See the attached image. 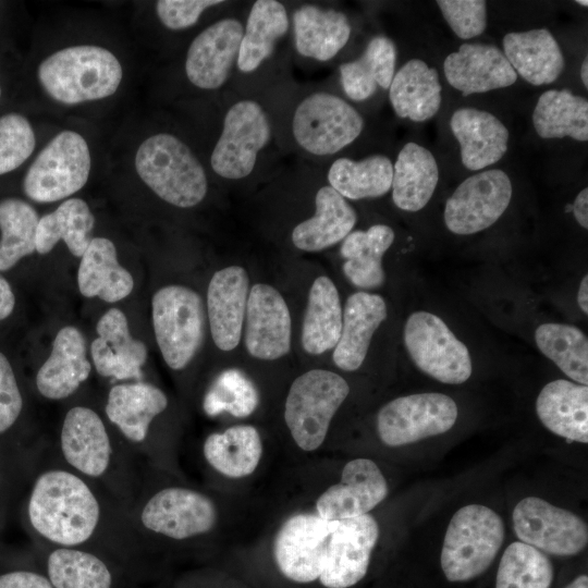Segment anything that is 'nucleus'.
<instances>
[{"mask_svg":"<svg viewBox=\"0 0 588 588\" xmlns=\"http://www.w3.org/2000/svg\"><path fill=\"white\" fill-rule=\"evenodd\" d=\"M576 3H579L580 5L587 7L588 2L586 0H577Z\"/></svg>","mask_w":588,"mask_h":588,"instance_id":"nucleus-58","label":"nucleus"},{"mask_svg":"<svg viewBox=\"0 0 588 588\" xmlns=\"http://www.w3.org/2000/svg\"><path fill=\"white\" fill-rule=\"evenodd\" d=\"M271 127L262 107L241 100L226 112L219 139L211 152L215 173L229 180L244 179L255 168L259 151L270 140Z\"/></svg>","mask_w":588,"mask_h":588,"instance_id":"nucleus-15","label":"nucleus"},{"mask_svg":"<svg viewBox=\"0 0 588 588\" xmlns=\"http://www.w3.org/2000/svg\"><path fill=\"white\" fill-rule=\"evenodd\" d=\"M37 561L53 588H137L139 572L100 551L37 544Z\"/></svg>","mask_w":588,"mask_h":588,"instance_id":"nucleus-13","label":"nucleus"},{"mask_svg":"<svg viewBox=\"0 0 588 588\" xmlns=\"http://www.w3.org/2000/svg\"><path fill=\"white\" fill-rule=\"evenodd\" d=\"M504 540V524L481 504L461 507L451 518L441 550V567L450 581H466L482 574Z\"/></svg>","mask_w":588,"mask_h":588,"instance_id":"nucleus-6","label":"nucleus"},{"mask_svg":"<svg viewBox=\"0 0 588 588\" xmlns=\"http://www.w3.org/2000/svg\"><path fill=\"white\" fill-rule=\"evenodd\" d=\"M458 409L449 395L426 392L396 397L377 416V430L389 446H401L442 434L455 424Z\"/></svg>","mask_w":588,"mask_h":588,"instance_id":"nucleus-14","label":"nucleus"},{"mask_svg":"<svg viewBox=\"0 0 588 588\" xmlns=\"http://www.w3.org/2000/svg\"><path fill=\"white\" fill-rule=\"evenodd\" d=\"M335 520L317 514L299 513L289 517L273 541L278 568L290 580L311 583L319 578L327 538Z\"/></svg>","mask_w":588,"mask_h":588,"instance_id":"nucleus-19","label":"nucleus"},{"mask_svg":"<svg viewBox=\"0 0 588 588\" xmlns=\"http://www.w3.org/2000/svg\"><path fill=\"white\" fill-rule=\"evenodd\" d=\"M37 78L50 99L75 106L114 95L123 69L111 50L97 45H75L46 57L37 68Z\"/></svg>","mask_w":588,"mask_h":588,"instance_id":"nucleus-4","label":"nucleus"},{"mask_svg":"<svg viewBox=\"0 0 588 588\" xmlns=\"http://www.w3.org/2000/svg\"><path fill=\"white\" fill-rule=\"evenodd\" d=\"M445 78L463 96L513 85L517 74L504 53L492 45L463 44L443 62Z\"/></svg>","mask_w":588,"mask_h":588,"instance_id":"nucleus-25","label":"nucleus"},{"mask_svg":"<svg viewBox=\"0 0 588 588\" xmlns=\"http://www.w3.org/2000/svg\"><path fill=\"white\" fill-rule=\"evenodd\" d=\"M245 346L250 356L274 360L290 352L292 321L282 295L271 285L254 284L245 313Z\"/></svg>","mask_w":588,"mask_h":588,"instance_id":"nucleus-20","label":"nucleus"},{"mask_svg":"<svg viewBox=\"0 0 588 588\" xmlns=\"http://www.w3.org/2000/svg\"><path fill=\"white\" fill-rule=\"evenodd\" d=\"M389 98L397 117L415 122L431 119L441 106V84L436 69L419 59L406 62L390 85Z\"/></svg>","mask_w":588,"mask_h":588,"instance_id":"nucleus-33","label":"nucleus"},{"mask_svg":"<svg viewBox=\"0 0 588 588\" xmlns=\"http://www.w3.org/2000/svg\"><path fill=\"white\" fill-rule=\"evenodd\" d=\"M96 331L98 338L90 352L97 373L112 381H143L147 350L142 341L132 338L124 313L109 309L99 318Z\"/></svg>","mask_w":588,"mask_h":588,"instance_id":"nucleus-23","label":"nucleus"},{"mask_svg":"<svg viewBox=\"0 0 588 588\" xmlns=\"http://www.w3.org/2000/svg\"><path fill=\"white\" fill-rule=\"evenodd\" d=\"M289 29L284 5L275 0L254 2L246 21L236 60L243 73L254 72L274 50L275 42Z\"/></svg>","mask_w":588,"mask_h":588,"instance_id":"nucleus-39","label":"nucleus"},{"mask_svg":"<svg viewBox=\"0 0 588 588\" xmlns=\"http://www.w3.org/2000/svg\"><path fill=\"white\" fill-rule=\"evenodd\" d=\"M378 538V523L369 514L335 520L323 550L320 583L327 588H348L362 580Z\"/></svg>","mask_w":588,"mask_h":588,"instance_id":"nucleus-18","label":"nucleus"},{"mask_svg":"<svg viewBox=\"0 0 588 588\" xmlns=\"http://www.w3.org/2000/svg\"><path fill=\"white\" fill-rule=\"evenodd\" d=\"M221 3L220 0H159L156 13L163 26L182 30L193 26L206 9Z\"/></svg>","mask_w":588,"mask_h":588,"instance_id":"nucleus-50","label":"nucleus"},{"mask_svg":"<svg viewBox=\"0 0 588 588\" xmlns=\"http://www.w3.org/2000/svg\"><path fill=\"white\" fill-rule=\"evenodd\" d=\"M450 126L460 144L462 163L468 170H482L498 162L507 150L509 131L488 111L460 108Z\"/></svg>","mask_w":588,"mask_h":588,"instance_id":"nucleus-28","label":"nucleus"},{"mask_svg":"<svg viewBox=\"0 0 588 588\" xmlns=\"http://www.w3.org/2000/svg\"><path fill=\"white\" fill-rule=\"evenodd\" d=\"M577 304L580 310L587 315L588 314V277L585 274L580 281L578 293H577Z\"/></svg>","mask_w":588,"mask_h":588,"instance_id":"nucleus-55","label":"nucleus"},{"mask_svg":"<svg viewBox=\"0 0 588 588\" xmlns=\"http://www.w3.org/2000/svg\"><path fill=\"white\" fill-rule=\"evenodd\" d=\"M512 518L517 538L543 553L568 556L587 546V524L575 513L538 497L520 500Z\"/></svg>","mask_w":588,"mask_h":588,"instance_id":"nucleus-17","label":"nucleus"},{"mask_svg":"<svg viewBox=\"0 0 588 588\" xmlns=\"http://www.w3.org/2000/svg\"><path fill=\"white\" fill-rule=\"evenodd\" d=\"M295 47L299 54L318 61L335 57L351 35L348 19L342 12L306 4L293 14Z\"/></svg>","mask_w":588,"mask_h":588,"instance_id":"nucleus-34","label":"nucleus"},{"mask_svg":"<svg viewBox=\"0 0 588 588\" xmlns=\"http://www.w3.org/2000/svg\"><path fill=\"white\" fill-rule=\"evenodd\" d=\"M503 49L516 74L531 85L553 83L565 68L561 48L546 28L509 33L503 38Z\"/></svg>","mask_w":588,"mask_h":588,"instance_id":"nucleus-30","label":"nucleus"},{"mask_svg":"<svg viewBox=\"0 0 588 588\" xmlns=\"http://www.w3.org/2000/svg\"><path fill=\"white\" fill-rule=\"evenodd\" d=\"M259 404L254 382L238 369L222 371L211 383L203 401L204 412L215 417L228 413L237 418L252 415Z\"/></svg>","mask_w":588,"mask_h":588,"instance_id":"nucleus-47","label":"nucleus"},{"mask_svg":"<svg viewBox=\"0 0 588 588\" xmlns=\"http://www.w3.org/2000/svg\"><path fill=\"white\" fill-rule=\"evenodd\" d=\"M438 180L439 170L433 155L416 143H407L393 166V203L405 211L422 209L432 197Z\"/></svg>","mask_w":588,"mask_h":588,"instance_id":"nucleus-35","label":"nucleus"},{"mask_svg":"<svg viewBox=\"0 0 588 588\" xmlns=\"http://www.w3.org/2000/svg\"><path fill=\"white\" fill-rule=\"evenodd\" d=\"M127 516L145 554L155 541L182 542L208 535L217 526L218 509L208 494L180 485L156 486L143 470Z\"/></svg>","mask_w":588,"mask_h":588,"instance_id":"nucleus-3","label":"nucleus"},{"mask_svg":"<svg viewBox=\"0 0 588 588\" xmlns=\"http://www.w3.org/2000/svg\"><path fill=\"white\" fill-rule=\"evenodd\" d=\"M315 215L292 231L293 244L305 252H319L343 241L357 221L355 209L330 185L318 189Z\"/></svg>","mask_w":588,"mask_h":588,"instance_id":"nucleus-31","label":"nucleus"},{"mask_svg":"<svg viewBox=\"0 0 588 588\" xmlns=\"http://www.w3.org/2000/svg\"><path fill=\"white\" fill-rule=\"evenodd\" d=\"M168 405L166 393L144 380L120 382L109 389L103 414L142 467L154 466L152 427Z\"/></svg>","mask_w":588,"mask_h":588,"instance_id":"nucleus-10","label":"nucleus"},{"mask_svg":"<svg viewBox=\"0 0 588 588\" xmlns=\"http://www.w3.org/2000/svg\"><path fill=\"white\" fill-rule=\"evenodd\" d=\"M343 310L338 289L333 281L318 277L308 294L303 319L302 345L311 355L334 348L342 330Z\"/></svg>","mask_w":588,"mask_h":588,"instance_id":"nucleus-38","label":"nucleus"},{"mask_svg":"<svg viewBox=\"0 0 588 588\" xmlns=\"http://www.w3.org/2000/svg\"><path fill=\"white\" fill-rule=\"evenodd\" d=\"M364 120L342 98L329 93H314L297 106L292 121L296 143L316 156L333 155L362 133Z\"/></svg>","mask_w":588,"mask_h":588,"instance_id":"nucleus-12","label":"nucleus"},{"mask_svg":"<svg viewBox=\"0 0 588 588\" xmlns=\"http://www.w3.org/2000/svg\"><path fill=\"white\" fill-rule=\"evenodd\" d=\"M23 396L13 368L0 352V436L7 433L19 420L23 411Z\"/></svg>","mask_w":588,"mask_h":588,"instance_id":"nucleus-51","label":"nucleus"},{"mask_svg":"<svg viewBox=\"0 0 588 588\" xmlns=\"http://www.w3.org/2000/svg\"><path fill=\"white\" fill-rule=\"evenodd\" d=\"M77 285L85 297L115 303L131 294L134 280L119 264L113 242L94 237L81 257Z\"/></svg>","mask_w":588,"mask_h":588,"instance_id":"nucleus-32","label":"nucleus"},{"mask_svg":"<svg viewBox=\"0 0 588 588\" xmlns=\"http://www.w3.org/2000/svg\"><path fill=\"white\" fill-rule=\"evenodd\" d=\"M1 94H2V89H1V84H0V98H1Z\"/></svg>","mask_w":588,"mask_h":588,"instance_id":"nucleus-59","label":"nucleus"},{"mask_svg":"<svg viewBox=\"0 0 588 588\" xmlns=\"http://www.w3.org/2000/svg\"><path fill=\"white\" fill-rule=\"evenodd\" d=\"M151 308L156 341L166 364L173 370L185 368L204 339L201 297L189 287L167 285L155 293Z\"/></svg>","mask_w":588,"mask_h":588,"instance_id":"nucleus-9","label":"nucleus"},{"mask_svg":"<svg viewBox=\"0 0 588 588\" xmlns=\"http://www.w3.org/2000/svg\"><path fill=\"white\" fill-rule=\"evenodd\" d=\"M248 294V274L241 266H230L215 272L209 282V327L212 340L221 351H232L240 343Z\"/></svg>","mask_w":588,"mask_h":588,"instance_id":"nucleus-24","label":"nucleus"},{"mask_svg":"<svg viewBox=\"0 0 588 588\" xmlns=\"http://www.w3.org/2000/svg\"><path fill=\"white\" fill-rule=\"evenodd\" d=\"M94 224L95 218L87 203L76 197L68 198L56 210L39 218L36 252L48 254L63 241L72 255L82 257L91 241Z\"/></svg>","mask_w":588,"mask_h":588,"instance_id":"nucleus-41","label":"nucleus"},{"mask_svg":"<svg viewBox=\"0 0 588 588\" xmlns=\"http://www.w3.org/2000/svg\"><path fill=\"white\" fill-rule=\"evenodd\" d=\"M404 344L415 366L437 381L461 384L471 376L467 346L432 313L418 310L408 316Z\"/></svg>","mask_w":588,"mask_h":588,"instance_id":"nucleus-11","label":"nucleus"},{"mask_svg":"<svg viewBox=\"0 0 588 588\" xmlns=\"http://www.w3.org/2000/svg\"><path fill=\"white\" fill-rule=\"evenodd\" d=\"M91 157L84 136L72 130L54 135L29 166L25 195L36 203H53L74 195L89 179Z\"/></svg>","mask_w":588,"mask_h":588,"instance_id":"nucleus-8","label":"nucleus"},{"mask_svg":"<svg viewBox=\"0 0 588 588\" xmlns=\"http://www.w3.org/2000/svg\"><path fill=\"white\" fill-rule=\"evenodd\" d=\"M573 215L578 224L585 230L588 229V188L581 189L576 196L572 206Z\"/></svg>","mask_w":588,"mask_h":588,"instance_id":"nucleus-54","label":"nucleus"},{"mask_svg":"<svg viewBox=\"0 0 588 588\" xmlns=\"http://www.w3.org/2000/svg\"><path fill=\"white\" fill-rule=\"evenodd\" d=\"M394 241V231L385 224L352 231L342 242L340 254L345 259L343 272L355 286L364 290L380 287L385 273L382 258Z\"/></svg>","mask_w":588,"mask_h":588,"instance_id":"nucleus-36","label":"nucleus"},{"mask_svg":"<svg viewBox=\"0 0 588 588\" xmlns=\"http://www.w3.org/2000/svg\"><path fill=\"white\" fill-rule=\"evenodd\" d=\"M580 78L586 88H588V59L585 58L580 68Z\"/></svg>","mask_w":588,"mask_h":588,"instance_id":"nucleus-57","label":"nucleus"},{"mask_svg":"<svg viewBox=\"0 0 588 588\" xmlns=\"http://www.w3.org/2000/svg\"><path fill=\"white\" fill-rule=\"evenodd\" d=\"M536 412L542 425L556 436L588 442V387L565 379L547 383L538 394Z\"/></svg>","mask_w":588,"mask_h":588,"instance_id":"nucleus-29","label":"nucleus"},{"mask_svg":"<svg viewBox=\"0 0 588 588\" xmlns=\"http://www.w3.org/2000/svg\"><path fill=\"white\" fill-rule=\"evenodd\" d=\"M392 177V162L383 155H372L359 161L339 158L328 171L330 186L345 199L353 200L387 194Z\"/></svg>","mask_w":588,"mask_h":588,"instance_id":"nucleus-43","label":"nucleus"},{"mask_svg":"<svg viewBox=\"0 0 588 588\" xmlns=\"http://www.w3.org/2000/svg\"><path fill=\"white\" fill-rule=\"evenodd\" d=\"M396 48L384 36L373 37L357 60L340 66L342 87L348 98L363 101L370 98L378 86L388 89L394 76Z\"/></svg>","mask_w":588,"mask_h":588,"instance_id":"nucleus-40","label":"nucleus"},{"mask_svg":"<svg viewBox=\"0 0 588 588\" xmlns=\"http://www.w3.org/2000/svg\"><path fill=\"white\" fill-rule=\"evenodd\" d=\"M90 371L83 334L75 327H63L53 340L49 357L36 373V388L47 400H65L88 379Z\"/></svg>","mask_w":588,"mask_h":588,"instance_id":"nucleus-26","label":"nucleus"},{"mask_svg":"<svg viewBox=\"0 0 588 588\" xmlns=\"http://www.w3.org/2000/svg\"><path fill=\"white\" fill-rule=\"evenodd\" d=\"M443 17L462 39H470L487 27V4L483 0H438Z\"/></svg>","mask_w":588,"mask_h":588,"instance_id":"nucleus-49","label":"nucleus"},{"mask_svg":"<svg viewBox=\"0 0 588 588\" xmlns=\"http://www.w3.org/2000/svg\"><path fill=\"white\" fill-rule=\"evenodd\" d=\"M25 514L38 546L91 549L140 569L144 554L127 510L63 465L50 450L33 477Z\"/></svg>","mask_w":588,"mask_h":588,"instance_id":"nucleus-1","label":"nucleus"},{"mask_svg":"<svg viewBox=\"0 0 588 588\" xmlns=\"http://www.w3.org/2000/svg\"><path fill=\"white\" fill-rule=\"evenodd\" d=\"M38 221V213L28 203L13 197L0 200V271L36 252Z\"/></svg>","mask_w":588,"mask_h":588,"instance_id":"nucleus-45","label":"nucleus"},{"mask_svg":"<svg viewBox=\"0 0 588 588\" xmlns=\"http://www.w3.org/2000/svg\"><path fill=\"white\" fill-rule=\"evenodd\" d=\"M243 32V25L235 19L219 20L200 32L185 58L188 81L206 90L222 86L237 60Z\"/></svg>","mask_w":588,"mask_h":588,"instance_id":"nucleus-22","label":"nucleus"},{"mask_svg":"<svg viewBox=\"0 0 588 588\" xmlns=\"http://www.w3.org/2000/svg\"><path fill=\"white\" fill-rule=\"evenodd\" d=\"M52 454L68 468L96 483L126 510L140 485L143 467L107 419L90 406L74 405L62 419Z\"/></svg>","mask_w":588,"mask_h":588,"instance_id":"nucleus-2","label":"nucleus"},{"mask_svg":"<svg viewBox=\"0 0 588 588\" xmlns=\"http://www.w3.org/2000/svg\"><path fill=\"white\" fill-rule=\"evenodd\" d=\"M566 588H588V577L580 575L574 579Z\"/></svg>","mask_w":588,"mask_h":588,"instance_id":"nucleus-56","label":"nucleus"},{"mask_svg":"<svg viewBox=\"0 0 588 588\" xmlns=\"http://www.w3.org/2000/svg\"><path fill=\"white\" fill-rule=\"evenodd\" d=\"M350 393L346 380L324 369H313L291 384L284 420L297 446L317 450L324 441L331 419Z\"/></svg>","mask_w":588,"mask_h":588,"instance_id":"nucleus-7","label":"nucleus"},{"mask_svg":"<svg viewBox=\"0 0 588 588\" xmlns=\"http://www.w3.org/2000/svg\"><path fill=\"white\" fill-rule=\"evenodd\" d=\"M539 351L576 383L588 384V340L572 324L547 322L537 327Z\"/></svg>","mask_w":588,"mask_h":588,"instance_id":"nucleus-44","label":"nucleus"},{"mask_svg":"<svg viewBox=\"0 0 588 588\" xmlns=\"http://www.w3.org/2000/svg\"><path fill=\"white\" fill-rule=\"evenodd\" d=\"M0 588H53L39 565L16 567L0 573Z\"/></svg>","mask_w":588,"mask_h":588,"instance_id":"nucleus-52","label":"nucleus"},{"mask_svg":"<svg viewBox=\"0 0 588 588\" xmlns=\"http://www.w3.org/2000/svg\"><path fill=\"white\" fill-rule=\"evenodd\" d=\"M552 579L549 558L527 543L515 541L502 555L495 588H549Z\"/></svg>","mask_w":588,"mask_h":588,"instance_id":"nucleus-46","label":"nucleus"},{"mask_svg":"<svg viewBox=\"0 0 588 588\" xmlns=\"http://www.w3.org/2000/svg\"><path fill=\"white\" fill-rule=\"evenodd\" d=\"M35 146V132L26 117L15 112L0 117V175L22 166Z\"/></svg>","mask_w":588,"mask_h":588,"instance_id":"nucleus-48","label":"nucleus"},{"mask_svg":"<svg viewBox=\"0 0 588 588\" xmlns=\"http://www.w3.org/2000/svg\"><path fill=\"white\" fill-rule=\"evenodd\" d=\"M388 495V483L378 465L368 458L345 464L340 482L330 486L316 501L317 515L341 520L368 514Z\"/></svg>","mask_w":588,"mask_h":588,"instance_id":"nucleus-21","label":"nucleus"},{"mask_svg":"<svg viewBox=\"0 0 588 588\" xmlns=\"http://www.w3.org/2000/svg\"><path fill=\"white\" fill-rule=\"evenodd\" d=\"M532 123L541 138L588 139V102L567 89L543 93L532 112Z\"/></svg>","mask_w":588,"mask_h":588,"instance_id":"nucleus-42","label":"nucleus"},{"mask_svg":"<svg viewBox=\"0 0 588 588\" xmlns=\"http://www.w3.org/2000/svg\"><path fill=\"white\" fill-rule=\"evenodd\" d=\"M513 187L507 174L491 169L464 180L448 198L443 219L457 235H470L494 224L512 198Z\"/></svg>","mask_w":588,"mask_h":588,"instance_id":"nucleus-16","label":"nucleus"},{"mask_svg":"<svg viewBox=\"0 0 588 588\" xmlns=\"http://www.w3.org/2000/svg\"><path fill=\"white\" fill-rule=\"evenodd\" d=\"M388 315L382 296L364 291L352 294L343 310L342 330L333 362L344 371H355L364 363L372 335Z\"/></svg>","mask_w":588,"mask_h":588,"instance_id":"nucleus-27","label":"nucleus"},{"mask_svg":"<svg viewBox=\"0 0 588 588\" xmlns=\"http://www.w3.org/2000/svg\"><path fill=\"white\" fill-rule=\"evenodd\" d=\"M15 305V297L9 282L0 274V321L9 317Z\"/></svg>","mask_w":588,"mask_h":588,"instance_id":"nucleus-53","label":"nucleus"},{"mask_svg":"<svg viewBox=\"0 0 588 588\" xmlns=\"http://www.w3.org/2000/svg\"><path fill=\"white\" fill-rule=\"evenodd\" d=\"M262 455L258 430L249 425L233 426L210 433L203 443V456L217 473L243 478L255 471Z\"/></svg>","mask_w":588,"mask_h":588,"instance_id":"nucleus-37","label":"nucleus"},{"mask_svg":"<svg viewBox=\"0 0 588 588\" xmlns=\"http://www.w3.org/2000/svg\"><path fill=\"white\" fill-rule=\"evenodd\" d=\"M139 179L162 200L180 208L198 205L208 182L204 167L179 137L157 133L147 137L134 158Z\"/></svg>","mask_w":588,"mask_h":588,"instance_id":"nucleus-5","label":"nucleus"}]
</instances>
